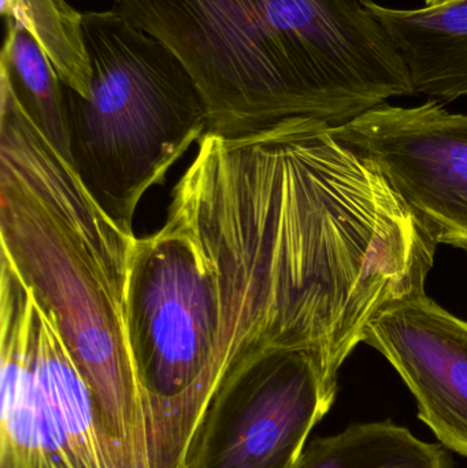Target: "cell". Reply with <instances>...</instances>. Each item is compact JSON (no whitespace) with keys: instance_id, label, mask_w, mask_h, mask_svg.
Instances as JSON below:
<instances>
[{"instance_id":"obj_1","label":"cell","mask_w":467,"mask_h":468,"mask_svg":"<svg viewBox=\"0 0 467 468\" xmlns=\"http://www.w3.org/2000/svg\"><path fill=\"white\" fill-rule=\"evenodd\" d=\"M405 210L331 126L207 132L161 229L136 237L126 302L170 356L222 381L239 360L312 355L326 390L410 267Z\"/></svg>"},{"instance_id":"obj_2","label":"cell","mask_w":467,"mask_h":468,"mask_svg":"<svg viewBox=\"0 0 467 468\" xmlns=\"http://www.w3.org/2000/svg\"><path fill=\"white\" fill-rule=\"evenodd\" d=\"M112 8L180 58L213 133L291 118L336 128L414 95L402 54L361 0H114Z\"/></svg>"},{"instance_id":"obj_3","label":"cell","mask_w":467,"mask_h":468,"mask_svg":"<svg viewBox=\"0 0 467 468\" xmlns=\"http://www.w3.org/2000/svg\"><path fill=\"white\" fill-rule=\"evenodd\" d=\"M0 239L54 316L101 423L140 468H154L147 404L126 327L134 233L98 205L25 112L0 71Z\"/></svg>"},{"instance_id":"obj_4","label":"cell","mask_w":467,"mask_h":468,"mask_svg":"<svg viewBox=\"0 0 467 468\" xmlns=\"http://www.w3.org/2000/svg\"><path fill=\"white\" fill-rule=\"evenodd\" d=\"M87 98L65 85L70 165L126 232L143 197L208 132L202 90L180 58L114 8L82 13Z\"/></svg>"},{"instance_id":"obj_5","label":"cell","mask_w":467,"mask_h":468,"mask_svg":"<svg viewBox=\"0 0 467 468\" xmlns=\"http://www.w3.org/2000/svg\"><path fill=\"white\" fill-rule=\"evenodd\" d=\"M0 468H140L107 431L54 316L0 263Z\"/></svg>"},{"instance_id":"obj_6","label":"cell","mask_w":467,"mask_h":468,"mask_svg":"<svg viewBox=\"0 0 467 468\" xmlns=\"http://www.w3.org/2000/svg\"><path fill=\"white\" fill-rule=\"evenodd\" d=\"M334 400L307 352L244 357L217 388L188 468H293Z\"/></svg>"},{"instance_id":"obj_7","label":"cell","mask_w":467,"mask_h":468,"mask_svg":"<svg viewBox=\"0 0 467 468\" xmlns=\"http://www.w3.org/2000/svg\"><path fill=\"white\" fill-rule=\"evenodd\" d=\"M332 131L381 173L438 244L467 250V114L436 99L383 103Z\"/></svg>"},{"instance_id":"obj_8","label":"cell","mask_w":467,"mask_h":468,"mask_svg":"<svg viewBox=\"0 0 467 468\" xmlns=\"http://www.w3.org/2000/svg\"><path fill=\"white\" fill-rule=\"evenodd\" d=\"M364 343L394 366L440 444L467 458V322L422 293L380 311Z\"/></svg>"},{"instance_id":"obj_9","label":"cell","mask_w":467,"mask_h":468,"mask_svg":"<svg viewBox=\"0 0 467 468\" xmlns=\"http://www.w3.org/2000/svg\"><path fill=\"white\" fill-rule=\"evenodd\" d=\"M361 3L402 54L414 95L444 101L467 98V0L416 10Z\"/></svg>"},{"instance_id":"obj_10","label":"cell","mask_w":467,"mask_h":468,"mask_svg":"<svg viewBox=\"0 0 467 468\" xmlns=\"http://www.w3.org/2000/svg\"><path fill=\"white\" fill-rule=\"evenodd\" d=\"M293 468H452V462L443 444L421 441L386 420L315 439Z\"/></svg>"},{"instance_id":"obj_11","label":"cell","mask_w":467,"mask_h":468,"mask_svg":"<svg viewBox=\"0 0 467 468\" xmlns=\"http://www.w3.org/2000/svg\"><path fill=\"white\" fill-rule=\"evenodd\" d=\"M0 71L13 85L16 98L58 153L70 162L65 84L35 38L5 18Z\"/></svg>"},{"instance_id":"obj_12","label":"cell","mask_w":467,"mask_h":468,"mask_svg":"<svg viewBox=\"0 0 467 468\" xmlns=\"http://www.w3.org/2000/svg\"><path fill=\"white\" fill-rule=\"evenodd\" d=\"M0 11L35 38L60 81L87 98L92 70L82 13L66 0H2Z\"/></svg>"},{"instance_id":"obj_13","label":"cell","mask_w":467,"mask_h":468,"mask_svg":"<svg viewBox=\"0 0 467 468\" xmlns=\"http://www.w3.org/2000/svg\"><path fill=\"white\" fill-rule=\"evenodd\" d=\"M452 0H425V7H440Z\"/></svg>"}]
</instances>
